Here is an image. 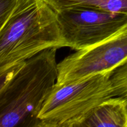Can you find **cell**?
<instances>
[{"label": "cell", "instance_id": "9", "mask_svg": "<svg viewBox=\"0 0 127 127\" xmlns=\"http://www.w3.org/2000/svg\"><path fill=\"white\" fill-rule=\"evenodd\" d=\"M22 0H0V27L8 21Z\"/></svg>", "mask_w": 127, "mask_h": 127}, {"label": "cell", "instance_id": "2", "mask_svg": "<svg viewBox=\"0 0 127 127\" xmlns=\"http://www.w3.org/2000/svg\"><path fill=\"white\" fill-rule=\"evenodd\" d=\"M68 47L58 14L45 0H22L0 27V73L50 48Z\"/></svg>", "mask_w": 127, "mask_h": 127}, {"label": "cell", "instance_id": "7", "mask_svg": "<svg viewBox=\"0 0 127 127\" xmlns=\"http://www.w3.org/2000/svg\"><path fill=\"white\" fill-rule=\"evenodd\" d=\"M55 10L71 7L92 9L127 15V0H45Z\"/></svg>", "mask_w": 127, "mask_h": 127}, {"label": "cell", "instance_id": "3", "mask_svg": "<svg viewBox=\"0 0 127 127\" xmlns=\"http://www.w3.org/2000/svg\"><path fill=\"white\" fill-rule=\"evenodd\" d=\"M112 73L56 83L38 114V127H82L101 103L115 97Z\"/></svg>", "mask_w": 127, "mask_h": 127}, {"label": "cell", "instance_id": "4", "mask_svg": "<svg viewBox=\"0 0 127 127\" xmlns=\"http://www.w3.org/2000/svg\"><path fill=\"white\" fill-rule=\"evenodd\" d=\"M127 61V22L94 45L77 50L58 64L57 84L76 81L94 74L113 73Z\"/></svg>", "mask_w": 127, "mask_h": 127}, {"label": "cell", "instance_id": "5", "mask_svg": "<svg viewBox=\"0 0 127 127\" xmlns=\"http://www.w3.org/2000/svg\"><path fill=\"white\" fill-rule=\"evenodd\" d=\"M68 47L76 51L105 39L127 22V15L92 9L71 7L57 11Z\"/></svg>", "mask_w": 127, "mask_h": 127}, {"label": "cell", "instance_id": "6", "mask_svg": "<svg viewBox=\"0 0 127 127\" xmlns=\"http://www.w3.org/2000/svg\"><path fill=\"white\" fill-rule=\"evenodd\" d=\"M127 127V102L120 97L107 99L95 109L82 127Z\"/></svg>", "mask_w": 127, "mask_h": 127}, {"label": "cell", "instance_id": "8", "mask_svg": "<svg viewBox=\"0 0 127 127\" xmlns=\"http://www.w3.org/2000/svg\"><path fill=\"white\" fill-rule=\"evenodd\" d=\"M112 84L115 97H120L127 102V61L112 73Z\"/></svg>", "mask_w": 127, "mask_h": 127}, {"label": "cell", "instance_id": "1", "mask_svg": "<svg viewBox=\"0 0 127 127\" xmlns=\"http://www.w3.org/2000/svg\"><path fill=\"white\" fill-rule=\"evenodd\" d=\"M57 49L0 73V127H38V114L58 78Z\"/></svg>", "mask_w": 127, "mask_h": 127}]
</instances>
